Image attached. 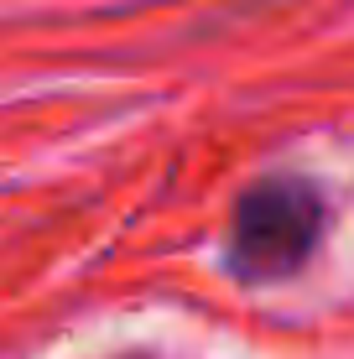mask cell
Masks as SVG:
<instances>
[{
	"instance_id": "cell-2",
	"label": "cell",
	"mask_w": 354,
	"mask_h": 359,
	"mask_svg": "<svg viewBox=\"0 0 354 359\" xmlns=\"http://www.w3.org/2000/svg\"><path fill=\"white\" fill-rule=\"evenodd\" d=\"M120 359H146V354H120Z\"/></svg>"
},
{
	"instance_id": "cell-1",
	"label": "cell",
	"mask_w": 354,
	"mask_h": 359,
	"mask_svg": "<svg viewBox=\"0 0 354 359\" xmlns=\"http://www.w3.org/2000/svg\"><path fill=\"white\" fill-rule=\"evenodd\" d=\"M328 224V203L308 177H261L229 214V271L245 287L287 281L313 261Z\"/></svg>"
}]
</instances>
